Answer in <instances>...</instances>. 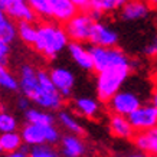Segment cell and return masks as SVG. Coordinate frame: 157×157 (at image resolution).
<instances>
[{
  "label": "cell",
  "instance_id": "obj_38",
  "mask_svg": "<svg viewBox=\"0 0 157 157\" xmlns=\"http://www.w3.org/2000/svg\"><path fill=\"white\" fill-rule=\"evenodd\" d=\"M151 104L157 108V86L153 90V92H151Z\"/></svg>",
  "mask_w": 157,
  "mask_h": 157
},
{
  "label": "cell",
  "instance_id": "obj_31",
  "mask_svg": "<svg viewBox=\"0 0 157 157\" xmlns=\"http://www.w3.org/2000/svg\"><path fill=\"white\" fill-rule=\"evenodd\" d=\"M144 53L147 56H151V58H157V36L153 39L151 42H148L144 48Z\"/></svg>",
  "mask_w": 157,
  "mask_h": 157
},
{
  "label": "cell",
  "instance_id": "obj_1",
  "mask_svg": "<svg viewBox=\"0 0 157 157\" xmlns=\"http://www.w3.org/2000/svg\"><path fill=\"white\" fill-rule=\"evenodd\" d=\"M69 38L61 23L43 22L36 28V39L33 46L40 55L53 59L69 45Z\"/></svg>",
  "mask_w": 157,
  "mask_h": 157
},
{
  "label": "cell",
  "instance_id": "obj_4",
  "mask_svg": "<svg viewBox=\"0 0 157 157\" xmlns=\"http://www.w3.org/2000/svg\"><path fill=\"white\" fill-rule=\"evenodd\" d=\"M97 19L90 10H78L71 19L68 20L63 29L71 42L85 43L90 42V36Z\"/></svg>",
  "mask_w": 157,
  "mask_h": 157
},
{
  "label": "cell",
  "instance_id": "obj_14",
  "mask_svg": "<svg viewBox=\"0 0 157 157\" xmlns=\"http://www.w3.org/2000/svg\"><path fill=\"white\" fill-rule=\"evenodd\" d=\"M59 141H61V153L63 157H82L86 151V146L79 136L67 134Z\"/></svg>",
  "mask_w": 157,
  "mask_h": 157
},
{
  "label": "cell",
  "instance_id": "obj_40",
  "mask_svg": "<svg viewBox=\"0 0 157 157\" xmlns=\"http://www.w3.org/2000/svg\"><path fill=\"white\" fill-rule=\"evenodd\" d=\"M3 111H5V109H3V107H2V104H0V114H2Z\"/></svg>",
  "mask_w": 157,
  "mask_h": 157
},
{
  "label": "cell",
  "instance_id": "obj_29",
  "mask_svg": "<svg viewBox=\"0 0 157 157\" xmlns=\"http://www.w3.org/2000/svg\"><path fill=\"white\" fill-rule=\"evenodd\" d=\"M16 35H17V32H16V26L10 22V19L7 20L6 23L0 25V39H2L3 42H6V43H9L10 45V43L14 40Z\"/></svg>",
  "mask_w": 157,
  "mask_h": 157
},
{
  "label": "cell",
  "instance_id": "obj_13",
  "mask_svg": "<svg viewBox=\"0 0 157 157\" xmlns=\"http://www.w3.org/2000/svg\"><path fill=\"white\" fill-rule=\"evenodd\" d=\"M19 81V88L22 90L23 95L30 101V98L33 97L35 91L38 88V71L35 69L32 65H22L20 68V79Z\"/></svg>",
  "mask_w": 157,
  "mask_h": 157
},
{
  "label": "cell",
  "instance_id": "obj_35",
  "mask_svg": "<svg viewBox=\"0 0 157 157\" xmlns=\"http://www.w3.org/2000/svg\"><path fill=\"white\" fill-rule=\"evenodd\" d=\"M125 157H151V156H148L147 153H144V151H140V150H137V151H134V153H130V154H127Z\"/></svg>",
  "mask_w": 157,
  "mask_h": 157
},
{
  "label": "cell",
  "instance_id": "obj_25",
  "mask_svg": "<svg viewBox=\"0 0 157 157\" xmlns=\"http://www.w3.org/2000/svg\"><path fill=\"white\" fill-rule=\"evenodd\" d=\"M0 86L7 91L19 90V81L3 63H0Z\"/></svg>",
  "mask_w": 157,
  "mask_h": 157
},
{
  "label": "cell",
  "instance_id": "obj_8",
  "mask_svg": "<svg viewBox=\"0 0 157 157\" xmlns=\"http://www.w3.org/2000/svg\"><path fill=\"white\" fill-rule=\"evenodd\" d=\"M134 133L147 131L157 125V108L153 104H141L127 117Z\"/></svg>",
  "mask_w": 157,
  "mask_h": 157
},
{
  "label": "cell",
  "instance_id": "obj_37",
  "mask_svg": "<svg viewBox=\"0 0 157 157\" xmlns=\"http://www.w3.org/2000/svg\"><path fill=\"white\" fill-rule=\"evenodd\" d=\"M16 2H20V0H0V6H2L3 10H5L7 6L13 5V3H16Z\"/></svg>",
  "mask_w": 157,
  "mask_h": 157
},
{
  "label": "cell",
  "instance_id": "obj_32",
  "mask_svg": "<svg viewBox=\"0 0 157 157\" xmlns=\"http://www.w3.org/2000/svg\"><path fill=\"white\" fill-rule=\"evenodd\" d=\"M71 3L76 7V10H88L90 0H71Z\"/></svg>",
  "mask_w": 157,
  "mask_h": 157
},
{
  "label": "cell",
  "instance_id": "obj_5",
  "mask_svg": "<svg viewBox=\"0 0 157 157\" xmlns=\"http://www.w3.org/2000/svg\"><path fill=\"white\" fill-rule=\"evenodd\" d=\"M91 58H92V65L94 71L97 74L109 68L118 67V65H125L130 63V59L125 53L118 49L117 46H92L90 49Z\"/></svg>",
  "mask_w": 157,
  "mask_h": 157
},
{
  "label": "cell",
  "instance_id": "obj_6",
  "mask_svg": "<svg viewBox=\"0 0 157 157\" xmlns=\"http://www.w3.org/2000/svg\"><path fill=\"white\" fill-rule=\"evenodd\" d=\"M22 141L28 146H40V144H56L61 140V133L55 125H35V124H26L22 133H20Z\"/></svg>",
  "mask_w": 157,
  "mask_h": 157
},
{
  "label": "cell",
  "instance_id": "obj_12",
  "mask_svg": "<svg viewBox=\"0 0 157 157\" xmlns=\"http://www.w3.org/2000/svg\"><path fill=\"white\" fill-rule=\"evenodd\" d=\"M133 141L140 151L147 153L151 157H157V125L147 131L136 133L133 136Z\"/></svg>",
  "mask_w": 157,
  "mask_h": 157
},
{
  "label": "cell",
  "instance_id": "obj_27",
  "mask_svg": "<svg viewBox=\"0 0 157 157\" xmlns=\"http://www.w3.org/2000/svg\"><path fill=\"white\" fill-rule=\"evenodd\" d=\"M28 157H59L58 151L49 144H40V146H32L28 151Z\"/></svg>",
  "mask_w": 157,
  "mask_h": 157
},
{
  "label": "cell",
  "instance_id": "obj_3",
  "mask_svg": "<svg viewBox=\"0 0 157 157\" xmlns=\"http://www.w3.org/2000/svg\"><path fill=\"white\" fill-rule=\"evenodd\" d=\"M30 101L46 111L61 109L62 104H63V97L56 91V88L53 86L52 81L49 78V74L43 69L38 71V88L35 91L33 97L30 98Z\"/></svg>",
  "mask_w": 157,
  "mask_h": 157
},
{
  "label": "cell",
  "instance_id": "obj_30",
  "mask_svg": "<svg viewBox=\"0 0 157 157\" xmlns=\"http://www.w3.org/2000/svg\"><path fill=\"white\" fill-rule=\"evenodd\" d=\"M9 52H10V46L9 43L3 42L0 39V63L6 65L7 63V56H9Z\"/></svg>",
  "mask_w": 157,
  "mask_h": 157
},
{
  "label": "cell",
  "instance_id": "obj_10",
  "mask_svg": "<svg viewBox=\"0 0 157 157\" xmlns=\"http://www.w3.org/2000/svg\"><path fill=\"white\" fill-rule=\"evenodd\" d=\"M90 42L94 46H115L118 43V33L114 29H111L107 25L101 23L100 20H97L94 23L92 32L90 36Z\"/></svg>",
  "mask_w": 157,
  "mask_h": 157
},
{
  "label": "cell",
  "instance_id": "obj_23",
  "mask_svg": "<svg viewBox=\"0 0 157 157\" xmlns=\"http://www.w3.org/2000/svg\"><path fill=\"white\" fill-rule=\"evenodd\" d=\"M58 120H59V123H61L62 127L67 128L71 134H75V136H82V134H84L82 124L79 123L69 111H61L59 115H58Z\"/></svg>",
  "mask_w": 157,
  "mask_h": 157
},
{
  "label": "cell",
  "instance_id": "obj_7",
  "mask_svg": "<svg viewBox=\"0 0 157 157\" xmlns=\"http://www.w3.org/2000/svg\"><path fill=\"white\" fill-rule=\"evenodd\" d=\"M107 105L111 114L128 117L134 109H137L141 105V100L137 94H134L131 91H118L115 95L109 98Z\"/></svg>",
  "mask_w": 157,
  "mask_h": 157
},
{
  "label": "cell",
  "instance_id": "obj_36",
  "mask_svg": "<svg viewBox=\"0 0 157 157\" xmlns=\"http://www.w3.org/2000/svg\"><path fill=\"white\" fill-rule=\"evenodd\" d=\"M7 20H9V17H7V14L5 13V10H3V7L0 6V25L6 23Z\"/></svg>",
  "mask_w": 157,
  "mask_h": 157
},
{
  "label": "cell",
  "instance_id": "obj_9",
  "mask_svg": "<svg viewBox=\"0 0 157 157\" xmlns=\"http://www.w3.org/2000/svg\"><path fill=\"white\" fill-rule=\"evenodd\" d=\"M53 86L63 98L71 97L74 86H75V75L69 69L63 67H55L48 72Z\"/></svg>",
  "mask_w": 157,
  "mask_h": 157
},
{
  "label": "cell",
  "instance_id": "obj_21",
  "mask_svg": "<svg viewBox=\"0 0 157 157\" xmlns=\"http://www.w3.org/2000/svg\"><path fill=\"white\" fill-rule=\"evenodd\" d=\"M25 118L28 124H35V125H52L55 121L51 113L39 108H28L25 111Z\"/></svg>",
  "mask_w": 157,
  "mask_h": 157
},
{
  "label": "cell",
  "instance_id": "obj_34",
  "mask_svg": "<svg viewBox=\"0 0 157 157\" xmlns=\"http://www.w3.org/2000/svg\"><path fill=\"white\" fill-rule=\"evenodd\" d=\"M29 104H30V101H29L26 97H22V98H19V101H17V107H19L22 111H26L28 108H30Z\"/></svg>",
  "mask_w": 157,
  "mask_h": 157
},
{
  "label": "cell",
  "instance_id": "obj_17",
  "mask_svg": "<svg viewBox=\"0 0 157 157\" xmlns=\"http://www.w3.org/2000/svg\"><path fill=\"white\" fill-rule=\"evenodd\" d=\"M128 0H90L88 10L94 14L97 20L100 19L102 14H109L120 12Z\"/></svg>",
  "mask_w": 157,
  "mask_h": 157
},
{
  "label": "cell",
  "instance_id": "obj_2",
  "mask_svg": "<svg viewBox=\"0 0 157 157\" xmlns=\"http://www.w3.org/2000/svg\"><path fill=\"white\" fill-rule=\"evenodd\" d=\"M130 72H131V63L118 65V67L98 72V75H97L98 101L107 104L111 97L115 95L118 91H121V86L124 85V82L130 76Z\"/></svg>",
  "mask_w": 157,
  "mask_h": 157
},
{
  "label": "cell",
  "instance_id": "obj_15",
  "mask_svg": "<svg viewBox=\"0 0 157 157\" xmlns=\"http://www.w3.org/2000/svg\"><path fill=\"white\" fill-rule=\"evenodd\" d=\"M68 52L71 55L78 67L84 69V71H94V65H92V58H91L90 49H86L84 46V43L79 42H69L68 45Z\"/></svg>",
  "mask_w": 157,
  "mask_h": 157
},
{
  "label": "cell",
  "instance_id": "obj_39",
  "mask_svg": "<svg viewBox=\"0 0 157 157\" xmlns=\"http://www.w3.org/2000/svg\"><path fill=\"white\" fill-rule=\"evenodd\" d=\"M144 3H147L151 9H157V0H143Z\"/></svg>",
  "mask_w": 157,
  "mask_h": 157
},
{
  "label": "cell",
  "instance_id": "obj_19",
  "mask_svg": "<svg viewBox=\"0 0 157 157\" xmlns=\"http://www.w3.org/2000/svg\"><path fill=\"white\" fill-rule=\"evenodd\" d=\"M5 13L7 14V17L17 20V22H33L36 19V14L33 13V10L29 7V5L25 0H20V2H16L13 5L7 6L5 9Z\"/></svg>",
  "mask_w": 157,
  "mask_h": 157
},
{
  "label": "cell",
  "instance_id": "obj_33",
  "mask_svg": "<svg viewBox=\"0 0 157 157\" xmlns=\"http://www.w3.org/2000/svg\"><path fill=\"white\" fill-rule=\"evenodd\" d=\"M28 148H25V147H20L19 150H16V151L13 153H6L3 157H28Z\"/></svg>",
  "mask_w": 157,
  "mask_h": 157
},
{
  "label": "cell",
  "instance_id": "obj_26",
  "mask_svg": "<svg viewBox=\"0 0 157 157\" xmlns=\"http://www.w3.org/2000/svg\"><path fill=\"white\" fill-rule=\"evenodd\" d=\"M29 5V7L33 10V13L42 19H51V13H49L48 2L46 0H25Z\"/></svg>",
  "mask_w": 157,
  "mask_h": 157
},
{
  "label": "cell",
  "instance_id": "obj_16",
  "mask_svg": "<svg viewBox=\"0 0 157 157\" xmlns=\"http://www.w3.org/2000/svg\"><path fill=\"white\" fill-rule=\"evenodd\" d=\"M151 7L144 3L143 0H128L125 5L121 7L120 13L121 17L127 22H133V20L144 19L148 13H150Z\"/></svg>",
  "mask_w": 157,
  "mask_h": 157
},
{
  "label": "cell",
  "instance_id": "obj_24",
  "mask_svg": "<svg viewBox=\"0 0 157 157\" xmlns=\"http://www.w3.org/2000/svg\"><path fill=\"white\" fill-rule=\"evenodd\" d=\"M16 32H17V36L26 45L33 46L35 39H36V26L32 22H19L17 28H16Z\"/></svg>",
  "mask_w": 157,
  "mask_h": 157
},
{
  "label": "cell",
  "instance_id": "obj_11",
  "mask_svg": "<svg viewBox=\"0 0 157 157\" xmlns=\"http://www.w3.org/2000/svg\"><path fill=\"white\" fill-rule=\"evenodd\" d=\"M51 13V19L56 23H67L72 16L78 12L71 0H46Z\"/></svg>",
  "mask_w": 157,
  "mask_h": 157
},
{
  "label": "cell",
  "instance_id": "obj_20",
  "mask_svg": "<svg viewBox=\"0 0 157 157\" xmlns=\"http://www.w3.org/2000/svg\"><path fill=\"white\" fill-rule=\"evenodd\" d=\"M74 109L86 118H92L100 113V101L91 97H79L74 101Z\"/></svg>",
  "mask_w": 157,
  "mask_h": 157
},
{
  "label": "cell",
  "instance_id": "obj_22",
  "mask_svg": "<svg viewBox=\"0 0 157 157\" xmlns=\"http://www.w3.org/2000/svg\"><path fill=\"white\" fill-rule=\"evenodd\" d=\"M22 137L17 131H10V133H2L0 134V151L13 153L22 147Z\"/></svg>",
  "mask_w": 157,
  "mask_h": 157
},
{
  "label": "cell",
  "instance_id": "obj_18",
  "mask_svg": "<svg viewBox=\"0 0 157 157\" xmlns=\"http://www.w3.org/2000/svg\"><path fill=\"white\" fill-rule=\"evenodd\" d=\"M108 127H109V131L113 136L118 138H133L134 133L133 127L130 124L128 118L124 117V115H117V114H111L109 115V121H108Z\"/></svg>",
  "mask_w": 157,
  "mask_h": 157
},
{
  "label": "cell",
  "instance_id": "obj_28",
  "mask_svg": "<svg viewBox=\"0 0 157 157\" xmlns=\"http://www.w3.org/2000/svg\"><path fill=\"white\" fill-rule=\"evenodd\" d=\"M17 128V121L12 114H7L3 111L0 114V134L2 133H10V131H16Z\"/></svg>",
  "mask_w": 157,
  "mask_h": 157
}]
</instances>
